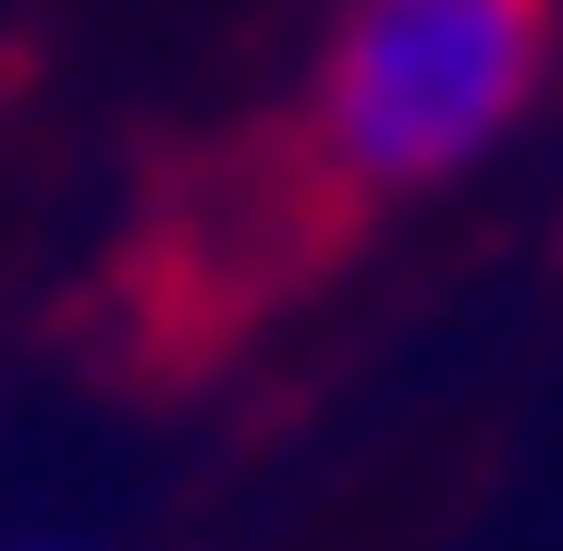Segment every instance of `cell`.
<instances>
[{
  "label": "cell",
  "mask_w": 563,
  "mask_h": 551,
  "mask_svg": "<svg viewBox=\"0 0 563 551\" xmlns=\"http://www.w3.org/2000/svg\"><path fill=\"white\" fill-rule=\"evenodd\" d=\"M563 0H343L319 74L282 123L221 135L197 172H172L99 307L123 319L135 367H209L282 295L331 269L380 209L429 197L478 159L551 74Z\"/></svg>",
  "instance_id": "6da1fadb"
}]
</instances>
